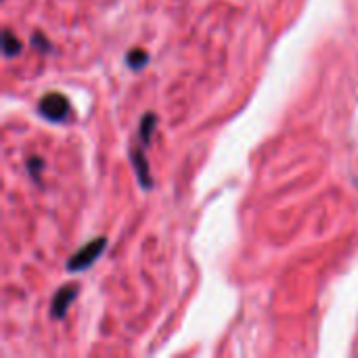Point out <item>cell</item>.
<instances>
[{
    "instance_id": "obj_1",
    "label": "cell",
    "mask_w": 358,
    "mask_h": 358,
    "mask_svg": "<svg viewBox=\"0 0 358 358\" xmlns=\"http://www.w3.org/2000/svg\"><path fill=\"white\" fill-rule=\"evenodd\" d=\"M105 248H107V239H105V237L92 239L90 243H86L84 248H80V250L69 258L67 271H69V273H80V271L90 268V266L101 258V254L105 252Z\"/></svg>"
},
{
    "instance_id": "obj_2",
    "label": "cell",
    "mask_w": 358,
    "mask_h": 358,
    "mask_svg": "<svg viewBox=\"0 0 358 358\" xmlns=\"http://www.w3.org/2000/svg\"><path fill=\"white\" fill-rule=\"evenodd\" d=\"M38 113L48 122H65L69 115V101L61 92H48L40 99Z\"/></svg>"
},
{
    "instance_id": "obj_3",
    "label": "cell",
    "mask_w": 358,
    "mask_h": 358,
    "mask_svg": "<svg viewBox=\"0 0 358 358\" xmlns=\"http://www.w3.org/2000/svg\"><path fill=\"white\" fill-rule=\"evenodd\" d=\"M76 298H78V285H76V283L63 285V287L55 294V298H52V302H50V315H52L55 319H65V317H67V310L71 308V304H73Z\"/></svg>"
},
{
    "instance_id": "obj_4",
    "label": "cell",
    "mask_w": 358,
    "mask_h": 358,
    "mask_svg": "<svg viewBox=\"0 0 358 358\" xmlns=\"http://www.w3.org/2000/svg\"><path fill=\"white\" fill-rule=\"evenodd\" d=\"M145 147H134L130 149V159H132V166H134V172L138 176V182L143 189H151L153 187V178H151V170H149V162L143 153Z\"/></svg>"
},
{
    "instance_id": "obj_5",
    "label": "cell",
    "mask_w": 358,
    "mask_h": 358,
    "mask_svg": "<svg viewBox=\"0 0 358 358\" xmlns=\"http://www.w3.org/2000/svg\"><path fill=\"white\" fill-rule=\"evenodd\" d=\"M157 128V115L155 113H145L143 120H141V126H138V145L141 147H149L151 145V136Z\"/></svg>"
},
{
    "instance_id": "obj_6",
    "label": "cell",
    "mask_w": 358,
    "mask_h": 358,
    "mask_svg": "<svg viewBox=\"0 0 358 358\" xmlns=\"http://www.w3.org/2000/svg\"><path fill=\"white\" fill-rule=\"evenodd\" d=\"M2 52H4V57H15L21 52V42L10 29L2 31Z\"/></svg>"
},
{
    "instance_id": "obj_7",
    "label": "cell",
    "mask_w": 358,
    "mask_h": 358,
    "mask_svg": "<svg viewBox=\"0 0 358 358\" xmlns=\"http://www.w3.org/2000/svg\"><path fill=\"white\" fill-rule=\"evenodd\" d=\"M126 63H128L130 69L141 71V69L149 63V52L143 50V48H132V50L126 55Z\"/></svg>"
},
{
    "instance_id": "obj_8",
    "label": "cell",
    "mask_w": 358,
    "mask_h": 358,
    "mask_svg": "<svg viewBox=\"0 0 358 358\" xmlns=\"http://www.w3.org/2000/svg\"><path fill=\"white\" fill-rule=\"evenodd\" d=\"M44 170V159L42 157H38V155H31L29 159H27V172H29V176L34 178V180H40V172Z\"/></svg>"
},
{
    "instance_id": "obj_9",
    "label": "cell",
    "mask_w": 358,
    "mask_h": 358,
    "mask_svg": "<svg viewBox=\"0 0 358 358\" xmlns=\"http://www.w3.org/2000/svg\"><path fill=\"white\" fill-rule=\"evenodd\" d=\"M31 44L34 46H38L42 52H46V50H50V42H46V38L40 34V31H36V34H31Z\"/></svg>"
}]
</instances>
